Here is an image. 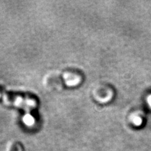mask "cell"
<instances>
[{"label":"cell","instance_id":"obj_1","mask_svg":"<svg viewBox=\"0 0 151 151\" xmlns=\"http://www.w3.org/2000/svg\"><path fill=\"white\" fill-rule=\"evenodd\" d=\"M23 121H24L25 124H26L28 125H31L34 123V119L33 117L30 115H27L25 116L24 119H23Z\"/></svg>","mask_w":151,"mask_h":151}]
</instances>
